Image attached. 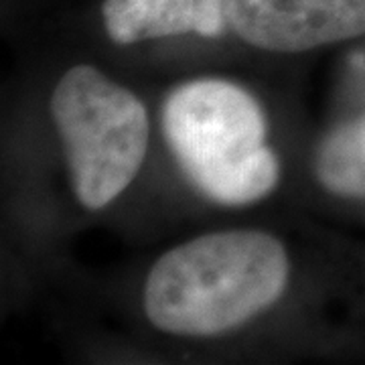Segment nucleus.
Returning <instances> with one entry per match:
<instances>
[{"mask_svg": "<svg viewBox=\"0 0 365 365\" xmlns=\"http://www.w3.org/2000/svg\"><path fill=\"white\" fill-rule=\"evenodd\" d=\"M163 128L187 177L209 199L248 205L278 182L266 122L248 91L223 79H195L170 93Z\"/></svg>", "mask_w": 365, "mask_h": 365, "instance_id": "obj_2", "label": "nucleus"}, {"mask_svg": "<svg viewBox=\"0 0 365 365\" xmlns=\"http://www.w3.org/2000/svg\"><path fill=\"white\" fill-rule=\"evenodd\" d=\"M237 37L266 51L299 53L365 33V0H223Z\"/></svg>", "mask_w": 365, "mask_h": 365, "instance_id": "obj_4", "label": "nucleus"}, {"mask_svg": "<svg viewBox=\"0 0 365 365\" xmlns=\"http://www.w3.org/2000/svg\"><path fill=\"white\" fill-rule=\"evenodd\" d=\"M287 282V252L276 237L217 232L185 242L153 266L144 309L165 333L213 337L272 307Z\"/></svg>", "mask_w": 365, "mask_h": 365, "instance_id": "obj_1", "label": "nucleus"}, {"mask_svg": "<svg viewBox=\"0 0 365 365\" xmlns=\"http://www.w3.org/2000/svg\"><path fill=\"white\" fill-rule=\"evenodd\" d=\"M51 112L79 203L106 207L130 185L146 155L143 102L98 69L76 66L53 91Z\"/></svg>", "mask_w": 365, "mask_h": 365, "instance_id": "obj_3", "label": "nucleus"}, {"mask_svg": "<svg viewBox=\"0 0 365 365\" xmlns=\"http://www.w3.org/2000/svg\"><path fill=\"white\" fill-rule=\"evenodd\" d=\"M102 11L108 37L120 45L185 33L217 37L227 25L223 0H106Z\"/></svg>", "mask_w": 365, "mask_h": 365, "instance_id": "obj_5", "label": "nucleus"}, {"mask_svg": "<svg viewBox=\"0 0 365 365\" xmlns=\"http://www.w3.org/2000/svg\"><path fill=\"white\" fill-rule=\"evenodd\" d=\"M314 169L331 193L365 197V118L327 136L319 146Z\"/></svg>", "mask_w": 365, "mask_h": 365, "instance_id": "obj_6", "label": "nucleus"}]
</instances>
